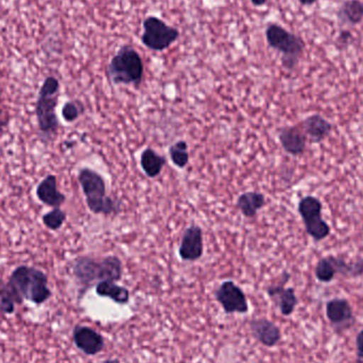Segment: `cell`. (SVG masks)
I'll return each mask as SVG.
<instances>
[{
	"label": "cell",
	"mask_w": 363,
	"mask_h": 363,
	"mask_svg": "<svg viewBox=\"0 0 363 363\" xmlns=\"http://www.w3.org/2000/svg\"><path fill=\"white\" fill-rule=\"evenodd\" d=\"M267 2H268V0H251V4H253L254 6H257V8L264 6Z\"/></svg>",
	"instance_id": "cell-30"
},
{
	"label": "cell",
	"mask_w": 363,
	"mask_h": 363,
	"mask_svg": "<svg viewBox=\"0 0 363 363\" xmlns=\"http://www.w3.org/2000/svg\"><path fill=\"white\" fill-rule=\"evenodd\" d=\"M23 302V298L15 294L8 281L6 283L4 279H0V313L12 315L16 305H21Z\"/></svg>",
	"instance_id": "cell-23"
},
{
	"label": "cell",
	"mask_w": 363,
	"mask_h": 363,
	"mask_svg": "<svg viewBox=\"0 0 363 363\" xmlns=\"http://www.w3.org/2000/svg\"><path fill=\"white\" fill-rule=\"evenodd\" d=\"M102 363H121V360L117 358H111V359H106Z\"/></svg>",
	"instance_id": "cell-32"
},
{
	"label": "cell",
	"mask_w": 363,
	"mask_h": 363,
	"mask_svg": "<svg viewBox=\"0 0 363 363\" xmlns=\"http://www.w3.org/2000/svg\"><path fill=\"white\" fill-rule=\"evenodd\" d=\"M60 87V81L55 77L49 76L45 79L38 91L34 113L38 133L44 143L53 140L59 131V118L55 111L59 104Z\"/></svg>",
	"instance_id": "cell-2"
},
{
	"label": "cell",
	"mask_w": 363,
	"mask_h": 363,
	"mask_svg": "<svg viewBox=\"0 0 363 363\" xmlns=\"http://www.w3.org/2000/svg\"><path fill=\"white\" fill-rule=\"evenodd\" d=\"M300 127L304 131L305 135L313 144H320L332 134V123L319 114L311 115L301 123Z\"/></svg>",
	"instance_id": "cell-18"
},
{
	"label": "cell",
	"mask_w": 363,
	"mask_h": 363,
	"mask_svg": "<svg viewBox=\"0 0 363 363\" xmlns=\"http://www.w3.org/2000/svg\"><path fill=\"white\" fill-rule=\"evenodd\" d=\"M338 19L342 25L355 26L363 21V1L347 0L338 11Z\"/></svg>",
	"instance_id": "cell-22"
},
{
	"label": "cell",
	"mask_w": 363,
	"mask_h": 363,
	"mask_svg": "<svg viewBox=\"0 0 363 363\" xmlns=\"http://www.w3.org/2000/svg\"><path fill=\"white\" fill-rule=\"evenodd\" d=\"M67 219L65 211L61 208H52L48 213H44L42 217L43 223L49 230H59L63 226L64 222Z\"/></svg>",
	"instance_id": "cell-25"
},
{
	"label": "cell",
	"mask_w": 363,
	"mask_h": 363,
	"mask_svg": "<svg viewBox=\"0 0 363 363\" xmlns=\"http://www.w3.org/2000/svg\"><path fill=\"white\" fill-rule=\"evenodd\" d=\"M84 106L79 100L66 102L62 108V117L66 123H74L84 113Z\"/></svg>",
	"instance_id": "cell-26"
},
{
	"label": "cell",
	"mask_w": 363,
	"mask_h": 363,
	"mask_svg": "<svg viewBox=\"0 0 363 363\" xmlns=\"http://www.w3.org/2000/svg\"><path fill=\"white\" fill-rule=\"evenodd\" d=\"M237 208L245 218H255L258 211L266 205V196L262 192L247 191L237 199Z\"/></svg>",
	"instance_id": "cell-19"
},
{
	"label": "cell",
	"mask_w": 363,
	"mask_h": 363,
	"mask_svg": "<svg viewBox=\"0 0 363 363\" xmlns=\"http://www.w3.org/2000/svg\"><path fill=\"white\" fill-rule=\"evenodd\" d=\"M215 298L226 315L240 313L245 315L249 311V303L243 290L233 281H225L215 291Z\"/></svg>",
	"instance_id": "cell-11"
},
{
	"label": "cell",
	"mask_w": 363,
	"mask_h": 363,
	"mask_svg": "<svg viewBox=\"0 0 363 363\" xmlns=\"http://www.w3.org/2000/svg\"><path fill=\"white\" fill-rule=\"evenodd\" d=\"M323 204L317 196H306L301 199L298 205V213L302 218L307 234L315 241L324 240L332 232L328 222L322 218Z\"/></svg>",
	"instance_id": "cell-8"
},
{
	"label": "cell",
	"mask_w": 363,
	"mask_h": 363,
	"mask_svg": "<svg viewBox=\"0 0 363 363\" xmlns=\"http://www.w3.org/2000/svg\"><path fill=\"white\" fill-rule=\"evenodd\" d=\"M204 252L202 228L199 225H190L182 236L179 256L183 262H194L200 259Z\"/></svg>",
	"instance_id": "cell-14"
},
{
	"label": "cell",
	"mask_w": 363,
	"mask_h": 363,
	"mask_svg": "<svg viewBox=\"0 0 363 363\" xmlns=\"http://www.w3.org/2000/svg\"><path fill=\"white\" fill-rule=\"evenodd\" d=\"M326 318L336 334L341 335L355 326L357 319L347 298H334L326 303Z\"/></svg>",
	"instance_id": "cell-10"
},
{
	"label": "cell",
	"mask_w": 363,
	"mask_h": 363,
	"mask_svg": "<svg viewBox=\"0 0 363 363\" xmlns=\"http://www.w3.org/2000/svg\"><path fill=\"white\" fill-rule=\"evenodd\" d=\"M266 40L269 46L281 53V65L292 72L304 55L305 42L301 36L286 30L279 23L267 26Z\"/></svg>",
	"instance_id": "cell-6"
},
{
	"label": "cell",
	"mask_w": 363,
	"mask_h": 363,
	"mask_svg": "<svg viewBox=\"0 0 363 363\" xmlns=\"http://www.w3.org/2000/svg\"><path fill=\"white\" fill-rule=\"evenodd\" d=\"M72 274L80 286L83 296L89 288L100 281H119L123 279V262L115 255L95 259L89 256H81L72 264Z\"/></svg>",
	"instance_id": "cell-1"
},
{
	"label": "cell",
	"mask_w": 363,
	"mask_h": 363,
	"mask_svg": "<svg viewBox=\"0 0 363 363\" xmlns=\"http://www.w3.org/2000/svg\"><path fill=\"white\" fill-rule=\"evenodd\" d=\"M8 283L19 298L35 305L44 304L52 296L48 287V277L35 267H17L11 273Z\"/></svg>",
	"instance_id": "cell-3"
},
{
	"label": "cell",
	"mask_w": 363,
	"mask_h": 363,
	"mask_svg": "<svg viewBox=\"0 0 363 363\" xmlns=\"http://www.w3.org/2000/svg\"><path fill=\"white\" fill-rule=\"evenodd\" d=\"M8 123V119H6V117L4 116L2 110H0V138L4 135V130H6Z\"/></svg>",
	"instance_id": "cell-29"
},
{
	"label": "cell",
	"mask_w": 363,
	"mask_h": 363,
	"mask_svg": "<svg viewBox=\"0 0 363 363\" xmlns=\"http://www.w3.org/2000/svg\"><path fill=\"white\" fill-rule=\"evenodd\" d=\"M249 326L253 338L264 347H277L283 338L281 328L266 318L251 320Z\"/></svg>",
	"instance_id": "cell-15"
},
{
	"label": "cell",
	"mask_w": 363,
	"mask_h": 363,
	"mask_svg": "<svg viewBox=\"0 0 363 363\" xmlns=\"http://www.w3.org/2000/svg\"><path fill=\"white\" fill-rule=\"evenodd\" d=\"M291 279L289 272H284L279 277V281L267 287L268 294L273 304L279 309L284 317H290L296 311L298 305V298L296 296L294 288H286V284Z\"/></svg>",
	"instance_id": "cell-12"
},
{
	"label": "cell",
	"mask_w": 363,
	"mask_h": 363,
	"mask_svg": "<svg viewBox=\"0 0 363 363\" xmlns=\"http://www.w3.org/2000/svg\"><path fill=\"white\" fill-rule=\"evenodd\" d=\"M72 341L77 349L86 356L97 355L106 347V339L100 333L80 324L74 326L72 330Z\"/></svg>",
	"instance_id": "cell-13"
},
{
	"label": "cell",
	"mask_w": 363,
	"mask_h": 363,
	"mask_svg": "<svg viewBox=\"0 0 363 363\" xmlns=\"http://www.w3.org/2000/svg\"><path fill=\"white\" fill-rule=\"evenodd\" d=\"M356 362L363 363V328L356 336Z\"/></svg>",
	"instance_id": "cell-28"
},
{
	"label": "cell",
	"mask_w": 363,
	"mask_h": 363,
	"mask_svg": "<svg viewBox=\"0 0 363 363\" xmlns=\"http://www.w3.org/2000/svg\"><path fill=\"white\" fill-rule=\"evenodd\" d=\"M96 294L101 298H110L118 305H127L130 302V291L116 281H100L96 285Z\"/></svg>",
	"instance_id": "cell-20"
},
{
	"label": "cell",
	"mask_w": 363,
	"mask_h": 363,
	"mask_svg": "<svg viewBox=\"0 0 363 363\" xmlns=\"http://www.w3.org/2000/svg\"><path fill=\"white\" fill-rule=\"evenodd\" d=\"M279 140L284 150L292 157H300L306 151L308 138L300 125L285 127L279 130Z\"/></svg>",
	"instance_id": "cell-16"
},
{
	"label": "cell",
	"mask_w": 363,
	"mask_h": 363,
	"mask_svg": "<svg viewBox=\"0 0 363 363\" xmlns=\"http://www.w3.org/2000/svg\"><path fill=\"white\" fill-rule=\"evenodd\" d=\"M78 181L86 200L87 207L95 215H116L121 211V203L106 196V181L95 170L82 168Z\"/></svg>",
	"instance_id": "cell-5"
},
{
	"label": "cell",
	"mask_w": 363,
	"mask_h": 363,
	"mask_svg": "<svg viewBox=\"0 0 363 363\" xmlns=\"http://www.w3.org/2000/svg\"><path fill=\"white\" fill-rule=\"evenodd\" d=\"M166 165V159L153 149L147 148L140 155V166L148 178L155 179L161 174Z\"/></svg>",
	"instance_id": "cell-21"
},
{
	"label": "cell",
	"mask_w": 363,
	"mask_h": 363,
	"mask_svg": "<svg viewBox=\"0 0 363 363\" xmlns=\"http://www.w3.org/2000/svg\"><path fill=\"white\" fill-rule=\"evenodd\" d=\"M144 72L142 57L130 45L121 46L106 67V74L115 85L140 87L144 78Z\"/></svg>",
	"instance_id": "cell-4"
},
{
	"label": "cell",
	"mask_w": 363,
	"mask_h": 363,
	"mask_svg": "<svg viewBox=\"0 0 363 363\" xmlns=\"http://www.w3.org/2000/svg\"><path fill=\"white\" fill-rule=\"evenodd\" d=\"M315 275L323 284L332 283L337 275L345 279H357L363 275V258L347 262L341 256H325L315 264Z\"/></svg>",
	"instance_id": "cell-7"
},
{
	"label": "cell",
	"mask_w": 363,
	"mask_h": 363,
	"mask_svg": "<svg viewBox=\"0 0 363 363\" xmlns=\"http://www.w3.org/2000/svg\"><path fill=\"white\" fill-rule=\"evenodd\" d=\"M352 40H353V34L351 33V31L342 30L339 33L338 38H337V44H338L339 48L345 49L350 46Z\"/></svg>",
	"instance_id": "cell-27"
},
{
	"label": "cell",
	"mask_w": 363,
	"mask_h": 363,
	"mask_svg": "<svg viewBox=\"0 0 363 363\" xmlns=\"http://www.w3.org/2000/svg\"><path fill=\"white\" fill-rule=\"evenodd\" d=\"M301 4L303 6H311V4H315L318 0H298Z\"/></svg>",
	"instance_id": "cell-31"
},
{
	"label": "cell",
	"mask_w": 363,
	"mask_h": 363,
	"mask_svg": "<svg viewBox=\"0 0 363 363\" xmlns=\"http://www.w3.org/2000/svg\"><path fill=\"white\" fill-rule=\"evenodd\" d=\"M170 159L177 167L183 169L189 163L188 144L185 140H179L169 148Z\"/></svg>",
	"instance_id": "cell-24"
},
{
	"label": "cell",
	"mask_w": 363,
	"mask_h": 363,
	"mask_svg": "<svg viewBox=\"0 0 363 363\" xmlns=\"http://www.w3.org/2000/svg\"><path fill=\"white\" fill-rule=\"evenodd\" d=\"M35 194L43 204L52 208H61L66 202L65 194H62L57 188V179L55 174H48L43 179L36 187Z\"/></svg>",
	"instance_id": "cell-17"
},
{
	"label": "cell",
	"mask_w": 363,
	"mask_h": 363,
	"mask_svg": "<svg viewBox=\"0 0 363 363\" xmlns=\"http://www.w3.org/2000/svg\"><path fill=\"white\" fill-rule=\"evenodd\" d=\"M143 27L142 43L150 50H166L180 38V30L170 27L165 21L152 15L145 19Z\"/></svg>",
	"instance_id": "cell-9"
}]
</instances>
